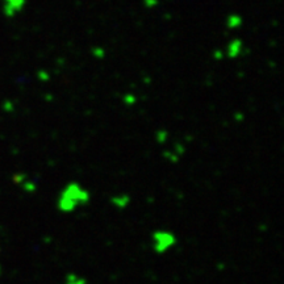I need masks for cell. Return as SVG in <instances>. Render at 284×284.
I'll list each match as a JSON object with an SVG mask.
<instances>
[{
	"instance_id": "1",
	"label": "cell",
	"mask_w": 284,
	"mask_h": 284,
	"mask_svg": "<svg viewBox=\"0 0 284 284\" xmlns=\"http://www.w3.org/2000/svg\"><path fill=\"white\" fill-rule=\"evenodd\" d=\"M87 200V192L78 184H70L62 191L59 198V208L65 212L73 211L79 204H83Z\"/></svg>"
},
{
	"instance_id": "2",
	"label": "cell",
	"mask_w": 284,
	"mask_h": 284,
	"mask_svg": "<svg viewBox=\"0 0 284 284\" xmlns=\"http://www.w3.org/2000/svg\"><path fill=\"white\" fill-rule=\"evenodd\" d=\"M153 243H154L156 251L163 253V251L170 249L175 243V237L169 232H157L153 237Z\"/></svg>"
}]
</instances>
